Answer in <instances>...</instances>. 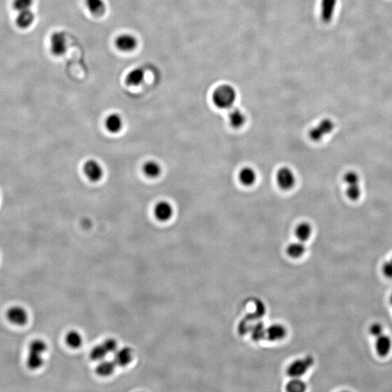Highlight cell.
<instances>
[{
  "instance_id": "1",
  "label": "cell",
  "mask_w": 392,
  "mask_h": 392,
  "mask_svg": "<svg viewBox=\"0 0 392 392\" xmlns=\"http://www.w3.org/2000/svg\"><path fill=\"white\" fill-rule=\"evenodd\" d=\"M237 99L235 89L229 84H222L215 89L212 95V101L217 109H230L233 107Z\"/></svg>"
},
{
  "instance_id": "2",
  "label": "cell",
  "mask_w": 392,
  "mask_h": 392,
  "mask_svg": "<svg viewBox=\"0 0 392 392\" xmlns=\"http://www.w3.org/2000/svg\"><path fill=\"white\" fill-rule=\"evenodd\" d=\"M47 349L48 346L44 340H33L29 345V354L26 360L28 368L31 370H37L41 368L44 363L43 355Z\"/></svg>"
},
{
  "instance_id": "3",
  "label": "cell",
  "mask_w": 392,
  "mask_h": 392,
  "mask_svg": "<svg viewBox=\"0 0 392 392\" xmlns=\"http://www.w3.org/2000/svg\"><path fill=\"white\" fill-rule=\"evenodd\" d=\"M334 121L330 118H324L318 123V125L312 127L309 131V137L312 141L319 142L323 140L326 135L331 134L334 130Z\"/></svg>"
},
{
  "instance_id": "4",
  "label": "cell",
  "mask_w": 392,
  "mask_h": 392,
  "mask_svg": "<svg viewBox=\"0 0 392 392\" xmlns=\"http://www.w3.org/2000/svg\"><path fill=\"white\" fill-rule=\"evenodd\" d=\"M314 364L313 357L310 356L299 359L291 362L287 369V373L291 378H300L304 376Z\"/></svg>"
},
{
  "instance_id": "5",
  "label": "cell",
  "mask_w": 392,
  "mask_h": 392,
  "mask_svg": "<svg viewBox=\"0 0 392 392\" xmlns=\"http://www.w3.org/2000/svg\"><path fill=\"white\" fill-rule=\"evenodd\" d=\"M278 185L282 190H289L294 187L296 176L294 173L288 167L280 168L276 175Z\"/></svg>"
},
{
  "instance_id": "6",
  "label": "cell",
  "mask_w": 392,
  "mask_h": 392,
  "mask_svg": "<svg viewBox=\"0 0 392 392\" xmlns=\"http://www.w3.org/2000/svg\"><path fill=\"white\" fill-rule=\"evenodd\" d=\"M67 50V40L61 31L53 33L51 37V51L55 56H61Z\"/></svg>"
},
{
  "instance_id": "7",
  "label": "cell",
  "mask_w": 392,
  "mask_h": 392,
  "mask_svg": "<svg viewBox=\"0 0 392 392\" xmlns=\"http://www.w3.org/2000/svg\"><path fill=\"white\" fill-rule=\"evenodd\" d=\"M115 45L121 52H131L137 48V40L132 34H123L115 39Z\"/></svg>"
},
{
  "instance_id": "8",
  "label": "cell",
  "mask_w": 392,
  "mask_h": 392,
  "mask_svg": "<svg viewBox=\"0 0 392 392\" xmlns=\"http://www.w3.org/2000/svg\"><path fill=\"white\" fill-rule=\"evenodd\" d=\"M338 0H321L320 1V18L325 23L332 21L337 7Z\"/></svg>"
},
{
  "instance_id": "9",
  "label": "cell",
  "mask_w": 392,
  "mask_h": 392,
  "mask_svg": "<svg viewBox=\"0 0 392 392\" xmlns=\"http://www.w3.org/2000/svg\"><path fill=\"white\" fill-rule=\"evenodd\" d=\"M7 318L12 324L23 326L28 321L27 312L21 307H12L7 312Z\"/></svg>"
},
{
  "instance_id": "10",
  "label": "cell",
  "mask_w": 392,
  "mask_h": 392,
  "mask_svg": "<svg viewBox=\"0 0 392 392\" xmlns=\"http://www.w3.org/2000/svg\"><path fill=\"white\" fill-rule=\"evenodd\" d=\"M84 172L89 179L93 182H98L104 175V169L98 162L89 161L84 167Z\"/></svg>"
},
{
  "instance_id": "11",
  "label": "cell",
  "mask_w": 392,
  "mask_h": 392,
  "mask_svg": "<svg viewBox=\"0 0 392 392\" xmlns=\"http://www.w3.org/2000/svg\"><path fill=\"white\" fill-rule=\"evenodd\" d=\"M287 330L285 326L276 323L269 326L266 329L265 336L270 341L276 342L283 339L286 336Z\"/></svg>"
},
{
  "instance_id": "12",
  "label": "cell",
  "mask_w": 392,
  "mask_h": 392,
  "mask_svg": "<svg viewBox=\"0 0 392 392\" xmlns=\"http://www.w3.org/2000/svg\"><path fill=\"white\" fill-rule=\"evenodd\" d=\"M133 357V351L129 347L118 349L114 353V360L115 365L124 367L129 365Z\"/></svg>"
},
{
  "instance_id": "13",
  "label": "cell",
  "mask_w": 392,
  "mask_h": 392,
  "mask_svg": "<svg viewBox=\"0 0 392 392\" xmlns=\"http://www.w3.org/2000/svg\"><path fill=\"white\" fill-rule=\"evenodd\" d=\"M392 346V339L388 336L384 335L383 334L382 335L379 336L376 338L375 347H376V352L379 356H382V357L387 356L391 351Z\"/></svg>"
},
{
  "instance_id": "14",
  "label": "cell",
  "mask_w": 392,
  "mask_h": 392,
  "mask_svg": "<svg viewBox=\"0 0 392 392\" xmlns=\"http://www.w3.org/2000/svg\"><path fill=\"white\" fill-rule=\"evenodd\" d=\"M173 215L172 207L167 201L159 202L155 207V215L162 222L169 220Z\"/></svg>"
},
{
  "instance_id": "15",
  "label": "cell",
  "mask_w": 392,
  "mask_h": 392,
  "mask_svg": "<svg viewBox=\"0 0 392 392\" xmlns=\"http://www.w3.org/2000/svg\"><path fill=\"white\" fill-rule=\"evenodd\" d=\"M228 119L232 127L238 129L244 124L246 116L240 109L232 107V109H229Z\"/></svg>"
},
{
  "instance_id": "16",
  "label": "cell",
  "mask_w": 392,
  "mask_h": 392,
  "mask_svg": "<svg viewBox=\"0 0 392 392\" xmlns=\"http://www.w3.org/2000/svg\"><path fill=\"white\" fill-rule=\"evenodd\" d=\"M16 18V24L21 29H27L30 27L34 21V14L31 10H26L18 12Z\"/></svg>"
},
{
  "instance_id": "17",
  "label": "cell",
  "mask_w": 392,
  "mask_h": 392,
  "mask_svg": "<svg viewBox=\"0 0 392 392\" xmlns=\"http://www.w3.org/2000/svg\"><path fill=\"white\" fill-rule=\"evenodd\" d=\"M86 6L92 15L102 16L106 10L104 0H85Z\"/></svg>"
},
{
  "instance_id": "18",
  "label": "cell",
  "mask_w": 392,
  "mask_h": 392,
  "mask_svg": "<svg viewBox=\"0 0 392 392\" xmlns=\"http://www.w3.org/2000/svg\"><path fill=\"white\" fill-rule=\"evenodd\" d=\"M145 71L143 68H136L129 71L126 76V83L129 86H138L143 82Z\"/></svg>"
},
{
  "instance_id": "19",
  "label": "cell",
  "mask_w": 392,
  "mask_h": 392,
  "mask_svg": "<svg viewBox=\"0 0 392 392\" xmlns=\"http://www.w3.org/2000/svg\"><path fill=\"white\" fill-rule=\"evenodd\" d=\"M238 178L243 185L251 186L257 180V173L251 167H245L240 170Z\"/></svg>"
},
{
  "instance_id": "20",
  "label": "cell",
  "mask_w": 392,
  "mask_h": 392,
  "mask_svg": "<svg viewBox=\"0 0 392 392\" xmlns=\"http://www.w3.org/2000/svg\"><path fill=\"white\" fill-rule=\"evenodd\" d=\"M106 126L112 133L120 132L123 126V120L118 114L113 113L109 115L106 120Z\"/></svg>"
},
{
  "instance_id": "21",
  "label": "cell",
  "mask_w": 392,
  "mask_h": 392,
  "mask_svg": "<svg viewBox=\"0 0 392 392\" xmlns=\"http://www.w3.org/2000/svg\"><path fill=\"white\" fill-rule=\"evenodd\" d=\"M304 242L298 241L290 243L287 247V254L293 259H299L302 257L306 252V246H304Z\"/></svg>"
},
{
  "instance_id": "22",
  "label": "cell",
  "mask_w": 392,
  "mask_h": 392,
  "mask_svg": "<svg viewBox=\"0 0 392 392\" xmlns=\"http://www.w3.org/2000/svg\"><path fill=\"white\" fill-rule=\"evenodd\" d=\"M115 366L116 365L113 360H101L96 368L97 374L103 377L111 376L115 371Z\"/></svg>"
},
{
  "instance_id": "23",
  "label": "cell",
  "mask_w": 392,
  "mask_h": 392,
  "mask_svg": "<svg viewBox=\"0 0 392 392\" xmlns=\"http://www.w3.org/2000/svg\"><path fill=\"white\" fill-rule=\"evenodd\" d=\"M312 227L309 223H301L296 228L295 234L299 241L305 242L311 237Z\"/></svg>"
},
{
  "instance_id": "24",
  "label": "cell",
  "mask_w": 392,
  "mask_h": 392,
  "mask_svg": "<svg viewBox=\"0 0 392 392\" xmlns=\"http://www.w3.org/2000/svg\"><path fill=\"white\" fill-rule=\"evenodd\" d=\"M65 342L69 347L73 349L79 348L82 343V338L79 333L75 331H71L67 334L65 336Z\"/></svg>"
},
{
  "instance_id": "25",
  "label": "cell",
  "mask_w": 392,
  "mask_h": 392,
  "mask_svg": "<svg viewBox=\"0 0 392 392\" xmlns=\"http://www.w3.org/2000/svg\"><path fill=\"white\" fill-rule=\"evenodd\" d=\"M346 194L351 201H357L361 196L360 182L346 184Z\"/></svg>"
},
{
  "instance_id": "26",
  "label": "cell",
  "mask_w": 392,
  "mask_h": 392,
  "mask_svg": "<svg viewBox=\"0 0 392 392\" xmlns=\"http://www.w3.org/2000/svg\"><path fill=\"white\" fill-rule=\"evenodd\" d=\"M143 171L149 177L156 178L160 175L162 168L157 162H148L143 167Z\"/></svg>"
},
{
  "instance_id": "27",
  "label": "cell",
  "mask_w": 392,
  "mask_h": 392,
  "mask_svg": "<svg viewBox=\"0 0 392 392\" xmlns=\"http://www.w3.org/2000/svg\"><path fill=\"white\" fill-rule=\"evenodd\" d=\"M306 388L305 383L299 378H292L285 386V390L289 392H302L305 391Z\"/></svg>"
},
{
  "instance_id": "28",
  "label": "cell",
  "mask_w": 392,
  "mask_h": 392,
  "mask_svg": "<svg viewBox=\"0 0 392 392\" xmlns=\"http://www.w3.org/2000/svg\"><path fill=\"white\" fill-rule=\"evenodd\" d=\"M108 354L109 353L106 351V348L104 347L103 343H101V344L98 345L93 348L90 353V357L92 360H95V361H101V360H104Z\"/></svg>"
},
{
  "instance_id": "29",
  "label": "cell",
  "mask_w": 392,
  "mask_h": 392,
  "mask_svg": "<svg viewBox=\"0 0 392 392\" xmlns=\"http://www.w3.org/2000/svg\"><path fill=\"white\" fill-rule=\"evenodd\" d=\"M33 3L34 0H13L12 6L15 10L21 12V11L30 10Z\"/></svg>"
},
{
  "instance_id": "30",
  "label": "cell",
  "mask_w": 392,
  "mask_h": 392,
  "mask_svg": "<svg viewBox=\"0 0 392 392\" xmlns=\"http://www.w3.org/2000/svg\"><path fill=\"white\" fill-rule=\"evenodd\" d=\"M360 176L354 171H348L343 175V181L345 184L360 182Z\"/></svg>"
},
{
  "instance_id": "31",
  "label": "cell",
  "mask_w": 392,
  "mask_h": 392,
  "mask_svg": "<svg viewBox=\"0 0 392 392\" xmlns=\"http://www.w3.org/2000/svg\"><path fill=\"white\" fill-rule=\"evenodd\" d=\"M103 345L109 354L115 353L118 350V344H117L116 340L113 338H108V339L105 340Z\"/></svg>"
},
{
  "instance_id": "32",
  "label": "cell",
  "mask_w": 392,
  "mask_h": 392,
  "mask_svg": "<svg viewBox=\"0 0 392 392\" xmlns=\"http://www.w3.org/2000/svg\"><path fill=\"white\" fill-rule=\"evenodd\" d=\"M252 331L253 337L256 340L261 339V338L265 336V334H266V329L264 328L263 325L261 324V323H259L255 327H254Z\"/></svg>"
},
{
  "instance_id": "33",
  "label": "cell",
  "mask_w": 392,
  "mask_h": 392,
  "mask_svg": "<svg viewBox=\"0 0 392 392\" xmlns=\"http://www.w3.org/2000/svg\"><path fill=\"white\" fill-rule=\"evenodd\" d=\"M383 332H384V329H383V326L380 323H373V325L370 328V333L372 336H373L379 337V336L382 335Z\"/></svg>"
},
{
  "instance_id": "34",
  "label": "cell",
  "mask_w": 392,
  "mask_h": 392,
  "mask_svg": "<svg viewBox=\"0 0 392 392\" xmlns=\"http://www.w3.org/2000/svg\"><path fill=\"white\" fill-rule=\"evenodd\" d=\"M382 270L386 277L392 279V261L384 263V265H383Z\"/></svg>"
},
{
  "instance_id": "35",
  "label": "cell",
  "mask_w": 392,
  "mask_h": 392,
  "mask_svg": "<svg viewBox=\"0 0 392 392\" xmlns=\"http://www.w3.org/2000/svg\"><path fill=\"white\" fill-rule=\"evenodd\" d=\"M390 303H391V304L392 305V293L391 296H390Z\"/></svg>"
},
{
  "instance_id": "36",
  "label": "cell",
  "mask_w": 392,
  "mask_h": 392,
  "mask_svg": "<svg viewBox=\"0 0 392 392\" xmlns=\"http://www.w3.org/2000/svg\"></svg>"
}]
</instances>
